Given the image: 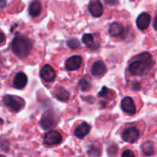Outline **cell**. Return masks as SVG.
Listing matches in <instances>:
<instances>
[{
	"instance_id": "obj_1",
	"label": "cell",
	"mask_w": 157,
	"mask_h": 157,
	"mask_svg": "<svg viewBox=\"0 0 157 157\" xmlns=\"http://www.w3.org/2000/svg\"><path fill=\"white\" fill-rule=\"evenodd\" d=\"M153 61L148 52H143L135 57L134 60L129 64L128 71L134 76H144L152 69Z\"/></svg>"
},
{
	"instance_id": "obj_2",
	"label": "cell",
	"mask_w": 157,
	"mask_h": 157,
	"mask_svg": "<svg viewBox=\"0 0 157 157\" xmlns=\"http://www.w3.org/2000/svg\"><path fill=\"white\" fill-rule=\"evenodd\" d=\"M33 46L32 40L22 35L14 38L12 42V49L13 53L20 58L27 57L30 53Z\"/></svg>"
},
{
	"instance_id": "obj_3",
	"label": "cell",
	"mask_w": 157,
	"mask_h": 157,
	"mask_svg": "<svg viewBox=\"0 0 157 157\" xmlns=\"http://www.w3.org/2000/svg\"><path fill=\"white\" fill-rule=\"evenodd\" d=\"M3 103L14 112H18L24 107L25 101L21 98L13 95H6L3 98Z\"/></svg>"
},
{
	"instance_id": "obj_4",
	"label": "cell",
	"mask_w": 157,
	"mask_h": 157,
	"mask_svg": "<svg viewBox=\"0 0 157 157\" xmlns=\"http://www.w3.org/2000/svg\"><path fill=\"white\" fill-rule=\"evenodd\" d=\"M58 121V117L53 110H47L43 113L41 119V127L44 130H48L52 128L57 124Z\"/></svg>"
},
{
	"instance_id": "obj_5",
	"label": "cell",
	"mask_w": 157,
	"mask_h": 157,
	"mask_svg": "<svg viewBox=\"0 0 157 157\" xmlns=\"http://www.w3.org/2000/svg\"><path fill=\"white\" fill-rule=\"evenodd\" d=\"M121 137L125 142L132 144L140 138V131L136 127H129L123 131Z\"/></svg>"
},
{
	"instance_id": "obj_6",
	"label": "cell",
	"mask_w": 157,
	"mask_h": 157,
	"mask_svg": "<svg viewBox=\"0 0 157 157\" xmlns=\"http://www.w3.org/2000/svg\"><path fill=\"white\" fill-rule=\"evenodd\" d=\"M61 141H62V136L61 133L56 130H51L46 133L44 137V143L46 145H58L61 144Z\"/></svg>"
},
{
	"instance_id": "obj_7",
	"label": "cell",
	"mask_w": 157,
	"mask_h": 157,
	"mask_svg": "<svg viewBox=\"0 0 157 157\" xmlns=\"http://www.w3.org/2000/svg\"><path fill=\"white\" fill-rule=\"evenodd\" d=\"M40 76L41 79L45 82H52L55 80L56 74L52 66L49 64H45L41 67L40 71Z\"/></svg>"
},
{
	"instance_id": "obj_8",
	"label": "cell",
	"mask_w": 157,
	"mask_h": 157,
	"mask_svg": "<svg viewBox=\"0 0 157 157\" xmlns=\"http://www.w3.org/2000/svg\"><path fill=\"white\" fill-rule=\"evenodd\" d=\"M121 107L125 113L130 115L135 114L136 112L134 101L130 97H125L121 101Z\"/></svg>"
},
{
	"instance_id": "obj_9",
	"label": "cell",
	"mask_w": 157,
	"mask_h": 157,
	"mask_svg": "<svg viewBox=\"0 0 157 157\" xmlns=\"http://www.w3.org/2000/svg\"><path fill=\"white\" fill-rule=\"evenodd\" d=\"M82 58L79 55H74L67 59L65 62V67L67 71H76L81 67Z\"/></svg>"
},
{
	"instance_id": "obj_10",
	"label": "cell",
	"mask_w": 157,
	"mask_h": 157,
	"mask_svg": "<svg viewBox=\"0 0 157 157\" xmlns=\"http://www.w3.org/2000/svg\"><path fill=\"white\" fill-rule=\"evenodd\" d=\"M150 21H151V16L150 15V14L147 13V12H143L138 16L137 19H136V25H137L138 29L140 30H146L150 25Z\"/></svg>"
},
{
	"instance_id": "obj_11",
	"label": "cell",
	"mask_w": 157,
	"mask_h": 157,
	"mask_svg": "<svg viewBox=\"0 0 157 157\" xmlns=\"http://www.w3.org/2000/svg\"><path fill=\"white\" fill-rule=\"evenodd\" d=\"M88 9L94 17H100L103 14L102 4L98 0H92L89 2Z\"/></svg>"
},
{
	"instance_id": "obj_12",
	"label": "cell",
	"mask_w": 157,
	"mask_h": 157,
	"mask_svg": "<svg viewBox=\"0 0 157 157\" xmlns=\"http://www.w3.org/2000/svg\"><path fill=\"white\" fill-rule=\"evenodd\" d=\"M90 130V126L88 124H87V123L83 122L76 127V129L74 131V134L78 139H83V138L85 137L88 134Z\"/></svg>"
},
{
	"instance_id": "obj_13",
	"label": "cell",
	"mask_w": 157,
	"mask_h": 157,
	"mask_svg": "<svg viewBox=\"0 0 157 157\" xmlns=\"http://www.w3.org/2000/svg\"><path fill=\"white\" fill-rule=\"evenodd\" d=\"M28 83V78L23 72L16 74L13 80V86L16 89H23Z\"/></svg>"
},
{
	"instance_id": "obj_14",
	"label": "cell",
	"mask_w": 157,
	"mask_h": 157,
	"mask_svg": "<svg viewBox=\"0 0 157 157\" xmlns=\"http://www.w3.org/2000/svg\"><path fill=\"white\" fill-rule=\"evenodd\" d=\"M106 65L102 61H98L93 64L91 67V75L95 77H101L106 73Z\"/></svg>"
},
{
	"instance_id": "obj_15",
	"label": "cell",
	"mask_w": 157,
	"mask_h": 157,
	"mask_svg": "<svg viewBox=\"0 0 157 157\" xmlns=\"http://www.w3.org/2000/svg\"><path fill=\"white\" fill-rule=\"evenodd\" d=\"M82 41L90 49H97L99 48V44L95 41L94 37L91 34H84L82 37Z\"/></svg>"
},
{
	"instance_id": "obj_16",
	"label": "cell",
	"mask_w": 157,
	"mask_h": 157,
	"mask_svg": "<svg viewBox=\"0 0 157 157\" xmlns=\"http://www.w3.org/2000/svg\"><path fill=\"white\" fill-rule=\"evenodd\" d=\"M124 32V28L122 25L117 22L112 23L109 28V34L112 37H117L122 35Z\"/></svg>"
},
{
	"instance_id": "obj_17",
	"label": "cell",
	"mask_w": 157,
	"mask_h": 157,
	"mask_svg": "<svg viewBox=\"0 0 157 157\" xmlns=\"http://www.w3.org/2000/svg\"><path fill=\"white\" fill-rule=\"evenodd\" d=\"M41 4L38 1H33L31 2L29 7V13L32 17H38L41 12Z\"/></svg>"
},
{
	"instance_id": "obj_18",
	"label": "cell",
	"mask_w": 157,
	"mask_h": 157,
	"mask_svg": "<svg viewBox=\"0 0 157 157\" xmlns=\"http://www.w3.org/2000/svg\"><path fill=\"white\" fill-rule=\"evenodd\" d=\"M55 96L59 101H67L69 99V98H70V93L64 88L60 87L55 90Z\"/></svg>"
},
{
	"instance_id": "obj_19",
	"label": "cell",
	"mask_w": 157,
	"mask_h": 157,
	"mask_svg": "<svg viewBox=\"0 0 157 157\" xmlns=\"http://www.w3.org/2000/svg\"><path fill=\"white\" fill-rule=\"evenodd\" d=\"M143 153L147 156H150L154 153V147L152 141H146L141 146Z\"/></svg>"
},
{
	"instance_id": "obj_20",
	"label": "cell",
	"mask_w": 157,
	"mask_h": 157,
	"mask_svg": "<svg viewBox=\"0 0 157 157\" xmlns=\"http://www.w3.org/2000/svg\"><path fill=\"white\" fill-rule=\"evenodd\" d=\"M78 84H79V87L81 88V90H84V91H87V90H90V87H91L90 82L87 79H85V78L81 79Z\"/></svg>"
},
{
	"instance_id": "obj_21",
	"label": "cell",
	"mask_w": 157,
	"mask_h": 157,
	"mask_svg": "<svg viewBox=\"0 0 157 157\" xmlns=\"http://www.w3.org/2000/svg\"><path fill=\"white\" fill-rule=\"evenodd\" d=\"M67 46L69 48L72 49H75V48H78V47H80V42L77 38H71L67 41Z\"/></svg>"
},
{
	"instance_id": "obj_22",
	"label": "cell",
	"mask_w": 157,
	"mask_h": 157,
	"mask_svg": "<svg viewBox=\"0 0 157 157\" xmlns=\"http://www.w3.org/2000/svg\"><path fill=\"white\" fill-rule=\"evenodd\" d=\"M109 92H110V90H109L107 88V87H103L102 89H101V90L100 91L99 94H98V95H99V97H101V98H107V96H108Z\"/></svg>"
},
{
	"instance_id": "obj_23",
	"label": "cell",
	"mask_w": 157,
	"mask_h": 157,
	"mask_svg": "<svg viewBox=\"0 0 157 157\" xmlns=\"http://www.w3.org/2000/svg\"><path fill=\"white\" fill-rule=\"evenodd\" d=\"M121 157H135V155L132 150H127L123 152Z\"/></svg>"
},
{
	"instance_id": "obj_24",
	"label": "cell",
	"mask_w": 157,
	"mask_h": 157,
	"mask_svg": "<svg viewBox=\"0 0 157 157\" xmlns=\"http://www.w3.org/2000/svg\"><path fill=\"white\" fill-rule=\"evenodd\" d=\"M6 35H5V34L3 33L2 32H1V31H0V46L3 45V44H5V42H6Z\"/></svg>"
},
{
	"instance_id": "obj_25",
	"label": "cell",
	"mask_w": 157,
	"mask_h": 157,
	"mask_svg": "<svg viewBox=\"0 0 157 157\" xmlns=\"http://www.w3.org/2000/svg\"><path fill=\"white\" fill-rule=\"evenodd\" d=\"M6 1H5V0H0V9H2V8H4L5 6H6Z\"/></svg>"
},
{
	"instance_id": "obj_26",
	"label": "cell",
	"mask_w": 157,
	"mask_h": 157,
	"mask_svg": "<svg viewBox=\"0 0 157 157\" xmlns=\"http://www.w3.org/2000/svg\"><path fill=\"white\" fill-rule=\"evenodd\" d=\"M153 27H154V29L157 31V15H156V17H155L154 21H153Z\"/></svg>"
},
{
	"instance_id": "obj_27",
	"label": "cell",
	"mask_w": 157,
	"mask_h": 157,
	"mask_svg": "<svg viewBox=\"0 0 157 157\" xmlns=\"http://www.w3.org/2000/svg\"><path fill=\"white\" fill-rule=\"evenodd\" d=\"M2 124H3V120L2 119V118H0V126L2 125Z\"/></svg>"
},
{
	"instance_id": "obj_28",
	"label": "cell",
	"mask_w": 157,
	"mask_h": 157,
	"mask_svg": "<svg viewBox=\"0 0 157 157\" xmlns=\"http://www.w3.org/2000/svg\"><path fill=\"white\" fill-rule=\"evenodd\" d=\"M2 62L1 59H0V66H1V65H2Z\"/></svg>"
},
{
	"instance_id": "obj_29",
	"label": "cell",
	"mask_w": 157,
	"mask_h": 157,
	"mask_svg": "<svg viewBox=\"0 0 157 157\" xmlns=\"http://www.w3.org/2000/svg\"><path fill=\"white\" fill-rule=\"evenodd\" d=\"M0 157H6V156H3V155H0Z\"/></svg>"
}]
</instances>
